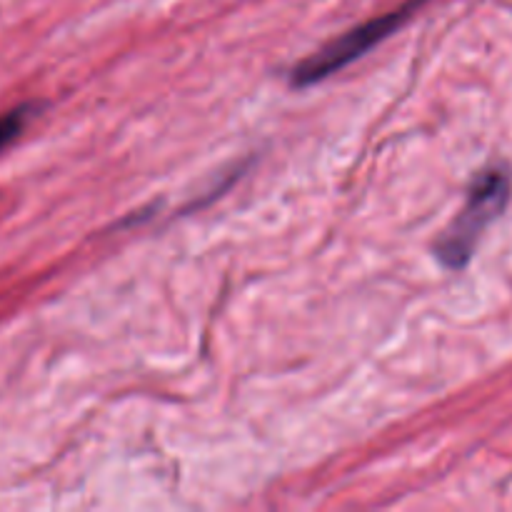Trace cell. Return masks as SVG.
I'll use <instances>...</instances> for the list:
<instances>
[{"label":"cell","mask_w":512,"mask_h":512,"mask_svg":"<svg viewBox=\"0 0 512 512\" xmlns=\"http://www.w3.org/2000/svg\"><path fill=\"white\" fill-rule=\"evenodd\" d=\"M35 110H38V105L23 103V105H18V108H13V110H8V113L0 115V150L8 148V145L13 143L20 133H23L25 125L33 120Z\"/></svg>","instance_id":"obj_3"},{"label":"cell","mask_w":512,"mask_h":512,"mask_svg":"<svg viewBox=\"0 0 512 512\" xmlns=\"http://www.w3.org/2000/svg\"><path fill=\"white\" fill-rule=\"evenodd\" d=\"M510 200V175L490 168L475 178L468 203L435 243V255L450 270H463L475 253L483 230L503 213Z\"/></svg>","instance_id":"obj_2"},{"label":"cell","mask_w":512,"mask_h":512,"mask_svg":"<svg viewBox=\"0 0 512 512\" xmlns=\"http://www.w3.org/2000/svg\"><path fill=\"white\" fill-rule=\"evenodd\" d=\"M425 5V0H408L400 8L390 10V13L380 15V18L368 20L363 25H355L348 33H343L340 38L330 40L328 45H323L320 50H315L313 55H308L305 60H300L298 65H293L290 70V85L293 88H310V85L323 83L325 78L335 75L338 70H343L345 65L355 63L358 58H363L368 50H373L375 45H380L383 40H388L390 35L398 33L415 13Z\"/></svg>","instance_id":"obj_1"}]
</instances>
